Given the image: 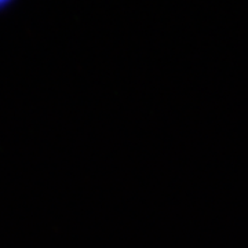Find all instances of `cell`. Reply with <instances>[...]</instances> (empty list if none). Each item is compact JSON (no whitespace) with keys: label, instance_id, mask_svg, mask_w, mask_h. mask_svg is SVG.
<instances>
[{"label":"cell","instance_id":"6da1fadb","mask_svg":"<svg viewBox=\"0 0 248 248\" xmlns=\"http://www.w3.org/2000/svg\"><path fill=\"white\" fill-rule=\"evenodd\" d=\"M11 1H13V0H0V10L6 9L7 6L11 4Z\"/></svg>","mask_w":248,"mask_h":248}]
</instances>
